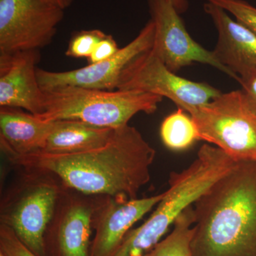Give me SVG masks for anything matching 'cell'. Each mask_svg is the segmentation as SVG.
Segmentation results:
<instances>
[{"label":"cell","mask_w":256,"mask_h":256,"mask_svg":"<svg viewBox=\"0 0 256 256\" xmlns=\"http://www.w3.org/2000/svg\"><path fill=\"white\" fill-rule=\"evenodd\" d=\"M194 220L192 205L178 216L169 235L144 256H192Z\"/></svg>","instance_id":"cell-16"},{"label":"cell","mask_w":256,"mask_h":256,"mask_svg":"<svg viewBox=\"0 0 256 256\" xmlns=\"http://www.w3.org/2000/svg\"><path fill=\"white\" fill-rule=\"evenodd\" d=\"M154 36L156 26L150 20L132 42L108 60L67 72L37 68L38 84L44 90L63 86L117 90L128 67L138 57L152 48Z\"/></svg>","instance_id":"cell-7"},{"label":"cell","mask_w":256,"mask_h":256,"mask_svg":"<svg viewBox=\"0 0 256 256\" xmlns=\"http://www.w3.org/2000/svg\"><path fill=\"white\" fill-rule=\"evenodd\" d=\"M114 130L74 120L54 121L53 128L41 151L70 154L96 149L108 142Z\"/></svg>","instance_id":"cell-14"},{"label":"cell","mask_w":256,"mask_h":256,"mask_svg":"<svg viewBox=\"0 0 256 256\" xmlns=\"http://www.w3.org/2000/svg\"><path fill=\"white\" fill-rule=\"evenodd\" d=\"M118 90H133L168 98L178 108L191 114L222 94L204 82H192L170 70L152 50L131 64Z\"/></svg>","instance_id":"cell-6"},{"label":"cell","mask_w":256,"mask_h":256,"mask_svg":"<svg viewBox=\"0 0 256 256\" xmlns=\"http://www.w3.org/2000/svg\"><path fill=\"white\" fill-rule=\"evenodd\" d=\"M193 208L192 256H256V162H236Z\"/></svg>","instance_id":"cell-2"},{"label":"cell","mask_w":256,"mask_h":256,"mask_svg":"<svg viewBox=\"0 0 256 256\" xmlns=\"http://www.w3.org/2000/svg\"><path fill=\"white\" fill-rule=\"evenodd\" d=\"M0 252L5 256H38L32 252L4 224L0 226Z\"/></svg>","instance_id":"cell-20"},{"label":"cell","mask_w":256,"mask_h":256,"mask_svg":"<svg viewBox=\"0 0 256 256\" xmlns=\"http://www.w3.org/2000/svg\"><path fill=\"white\" fill-rule=\"evenodd\" d=\"M164 196V192L142 198L112 197L95 210L92 224L96 234L90 256H110L131 227L156 206Z\"/></svg>","instance_id":"cell-11"},{"label":"cell","mask_w":256,"mask_h":256,"mask_svg":"<svg viewBox=\"0 0 256 256\" xmlns=\"http://www.w3.org/2000/svg\"><path fill=\"white\" fill-rule=\"evenodd\" d=\"M64 12L44 0H0V54L40 50L50 44Z\"/></svg>","instance_id":"cell-5"},{"label":"cell","mask_w":256,"mask_h":256,"mask_svg":"<svg viewBox=\"0 0 256 256\" xmlns=\"http://www.w3.org/2000/svg\"><path fill=\"white\" fill-rule=\"evenodd\" d=\"M156 150L134 127L114 130L104 146L70 154L37 151L8 156L14 164L58 176L65 186L85 194L137 198L150 180Z\"/></svg>","instance_id":"cell-1"},{"label":"cell","mask_w":256,"mask_h":256,"mask_svg":"<svg viewBox=\"0 0 256 256\" xmlns=\"http://www.w3.org/2000/svg\"><path fill=\"white\" fill-rule=\"evenodd\" d=\"M178 12L183 13L188 10V2L186 0H171Z\"/></svg>","instance_id":"cell-24"},{"label":"cell","mask_w":256,"mask_h":256,"mask_svg":"<svg viewBox=\"0 0 256 256\" xmlns=\"http://www.w3.org/2000/svg\"><path fill=\"white\" fill-rule=\"evenodd\" d=\"M40 50L0 54V106L24 109L40 114L43 110L44 90L37 78Z\"/></svg>","instance_id":"cell-10"},{"label":"cell","mask_w":256,"mask_h":256,"mask_svg":"<svg viewBox=\"0 0 256 256\" xmlns=\"http://www.w3.org/2000/svg\"><path fill=\"white\" fill-rule=\"evenodd\" d=\"M35 114L15 108H0V141L6 156L41 151L53 128Z\"/></svg>","instance_id":"cell-13"},{"label":"cell","mask_w":256,"mask_h":256,"mask_svg":"<svg viewBox=\"0 0 256 256\" xmlns=\"http://www.w3.org/2000/svg\"><path fill=\"white\" fill-rule=\"evenodd\" d=\"M204 10L214 24L218 42L212 50L220 64L238 77L256 67V35L232 20L220 6L207 2ZM239 80V79H238Z\"/></svg>","instance_id":"cell-12"},{"label":"cell","mask_w":256,"mask_h":256,"mask_svg":"<svg viewBox=\"0 0 256 256\" xmlns=\"http://www.w3.org/2000/svg\"><path fill=\"white\" fill-rule=\"evenodd\" d=\"M160 136L164 146L174 151L184 150L200 140L194 121L180 108L164 120L160 128Z\"/></svg>","instance_id":"cell-17"},{"label":"cell","mask_w":256,"mask_h":256,"mask_svg":"<svg viewBox=\"0 0 256 256\" xmlns=\"http://www.w3.org/2000/svg\"><path fill=\"white\" fill-rule=\"evenodd\" d=\"M108 36L99 30H82L74 34L69 42L66 55L72 58H88L98 44Z\"/></svg>","instance_id":"cell-18"},{"label":"cell","mask_w":256,"mask_h":256,"mask_svg":"<svg viewBox=\"0 0 256 256\" xmlns=\"http://www.w3.org/2000/svg\"><path fill=\"white\" fill-rule=\"evenodd\" d=\"M162 99L139 90L54 88L44 90L43 110L36 116L46 122L74 120L116 129L127 126L139 112L154 114Z\"/></svg>","instance_id":"cell-3"},{"label":"cell","mask_w":256,"mask_h":256,"mask_svg":"<svg viewBox=\"0 0 256 256\" xmlns=\"http://www.w3.org/2000/svg\"><path fill=\"white\" fill-rule=\"evenodd\" d=\"M190 116L200 140L236 161L256 162V116L246 106L240 90L220 94Z\"/></svg>","instance_id":"cell-4"},{"label":"cell","mask_w":256,"mask_h":256,"mask_svg":"<svg viewBox=\"0 0 256 256\" xmlns=\"http://www.w3.org/2000/svg\"><path fill=\"white\" fill-rule=\"evenodd\" d=\"M0 256H5L4 255V254H3V252H0Z\"/></svg>","instance_id":"cell-25"},{"label":"cell","mask_w":256,"mask_h":256,"mask_svg":"<svg viewBox=\"0 0 256 256\" xmlns=\"http://www.w3.org/2000/svg\"><path fill=\"white\" fill-rule=\"evenodd\" d=\"M234 15L256 35V8L244 0H207Z\"/></svg>","instance_id":"cell-19"},{"label":"cell","mask_w":256,"mask_h":256,"mask_svg":"<svg viewBox=\"0 0 256 256\" xmlns=\"http://www.w3.org/2000/svg\"><path fill=\"white\" fill-rule=\"evenodd\" d=\"M94 207L75 200L62 212L57 230L60 256H90Z\"/></svg>","instance_id":"cell-15"},{"label":"cell","mask_w":256,"mask_h":256,"mask_svg":"<svg viewBox=\"0 0 256 256\" xmlns=\"http://www.w3.org/2000/svg\"><path fill=\"white\" fill-rule=\"evenodd\" d=\"M119 50L116 40L111 35H108L98 44L92 55L88 58V64L98 63L108 60L116 54Z\"/></svg>","instance_id":"cell-22"},{"label":"cell","mask_w":256,"mask_h":256,"mask_svg":"<svg viewBox=\"0 0 256 256\" xmlns=\"http://www.w3.org/2000/svg\"><path fill=\"white\" fill-rule=\"evenodd\" d=\"M44 1L65 10L73 4L74 0H44Z\"/></svg>","instance_id":"cell-23"},{"label":"cell","mask_w":256,"mask_h":256,"mask_svg":"<svg viewBox=\"0 0 256 256\" xmlns=\"http://www.w3.org/2000/svg\"><path fill=\"white\" fill-rule=\"evenodd\" d=\"M238 82L246 106L256 116V67L239 76Z\"/></svg>","instance_id":"cell-21"},{"label":"cell","mask_w":256,"mask_h":256,"mask_svg":"<svg viewBox=\"0 0 256 256\" xmlns=\"http://www.w3.org/2000/svg\"><path fill=\"white\" fill-rule=\"evenodd\" d=\"M58 188L48 180H34L24 186L2 210L1 224L38 256H46L45 232L53 217Z\"/></svg>","instance_id":"cell-9"},{"label":"cell","mask_w":256,"mask_h":256,"mask_svg":"<svg viewBox=\"0 0 256 256\" xmlns=\"http://www.w3.org/2000/svg\"><path fill=\"white\" fill-rule=\"evenodd\" d=\"M151 20L156 26L152 50L172 72L194 63L212 66L236 80L238 78L190 36L171 0H148Z\"/></svg>","instance_id":"cell-8"}]
</instances>
